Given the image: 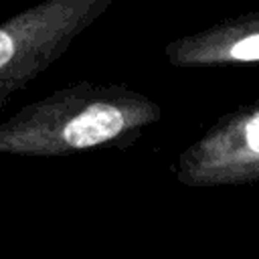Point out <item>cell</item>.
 Returning a JSON list of instances; mask_svg holds the SVG:
<instances>
[{"label":"cell","mask_w":259,"mask_h":259,"mask_svg":"<svg viewBox=\"0 0 259 259\" xmlns=\"http://www.w3.org/2000/svg\"><path fill=\"white\" fill-rule=\"evenodd\" d=\"M162 107L123 83L73 81L0 121V154L61 158L132 148Z\"/></svg>","instance_id":"obj_1"},{"label":"cell","mask_w":259,"mask_h":259,"mask_svg":"<svg viewBox=\"0 0 259 259\" xmlns=\"http://www.w3.org/2000/svg\"><path fill=\"white\" fill-rule=\"evenodd\" d=\"M117 0H40L0 22V109Z\"/></svg>","instance_id":"obj_2"},{"label":"cell","mask_w":259,"mask_h":259,"mask_svg":"<svg viewBox=\"0 0 259 259\" xmlns=\"http://www.w3.org/2000/svg\"><path fill=\"white\" fill-rule=\"evenodd\" d=\"M174 176L190 188L259 182V99L225 113L186 146Z\"/></svg>","instance_id":"obj_3"},{"label":"cell","mask_w":259,"mask_h":259,"mask_svg":"<svg viewBox=\"0 0 259 259\" xmlns=\"http://www.w3.org/2000/svg\"><path fill=\"white\" fill-rule=\"evenodd\" d=\"M164 59L178 69L259 67V10L223 18L170 40Z\"/></svg>","instance_id":"obj_4"}]
</instances>
